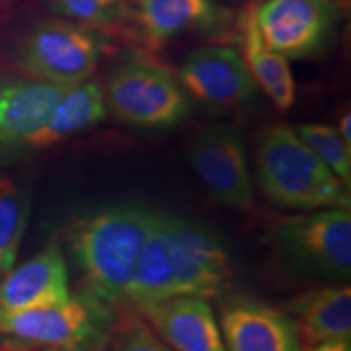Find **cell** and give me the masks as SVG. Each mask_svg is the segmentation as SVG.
<instances>
[{"instance_id":"1","label":"cell","mask_w":351,"mask_h":351,"mask_svg":"<svg viewBox=\"0 0 351 351\" xmlns=\"http://www.w3.org/2000/svg\"><path fill=\"white\" fill-rule=\"evenodd\" d=\"M152 215L150 210L117 205L75 223L70 247L91 295L111 306L125 300Z\"/></svg>"},{"instance_id":"2","label":"cell","mask_w":351,"mask_h":351,"mask_svg":"<svg viewBox=\"0 0 351 351\" xmlns=\"http://www.w3.org/2000/svg\"><path fill=\"white\" fill-rule=\"evenodd\" d=\"M256 174L263 195L283 208L351 207L350 189L288 125L269 127L258 135Z\"/></svg>"},{"instance_id":"3","label":"cell","mask_w":351,"mask_h":351,"mask_svg":"<svg viewBox=\"0 0 351 351\" xmlns=\"http://www.w3.org/2000/svg\"><path fill=\"white\" fill-rule=\"evenodd\" d=\"M114 326L112 306L90 291L52 306L0 309V337H5L15 346L104 351L111 345Z\"/></svg>"},{"instance_id":"4","label":"cell","mask_w":351,"mask_h":351,"mask_svg":"<svg viewBox=\"0 0 351 351\" xmlns=\"http://www.w3.org/2000/svg\"><path fill=\"white\" fill-rule=\"evenodd\" d=\"M106 106L116 119L143 129H165L186 119L191 99L168 69L148 57L130 54L114 67Z\"/></svg>"},{"instance_id":"5","label":"cell","mask_w":351,"mask_h":351,"mask_svg":"<svg viewBox=\"0 0 351 351\" xmlns=\"http://www.w3.org/2000/svg\"><path fill=\"white\" fill-rule=\"evenodd\" d=\"M275 239L296 269L330 283L351 278L350 208L311 210L276 223Z\"/></svg>"},{"instance_id":"6","label":"cell","mask_w":351,"mask_h":351,"mask_svg":"<svg viewBox=\"0 0 351 351\" xmlns=\"http://www.w3.org/2000/svg\"><path fill=\"white\" fill-rule=\"evenodd\" d=\"M108 39L101 29L73 21H43L21 46V69L38 80L75 85L95 72Z\"/></svg>"},{"instance_id":"7","label":"cell","mask_w":351,"mask_h":351,"mask_svg":"<svg viewBox=\"0 0 351 351\" xmlns=\"http://www.w3.org/2000/svg\"><path fill=\"white\" fill-rule=\"evenodd\" d=\"M176 296L210 300L228 291L232 261L221 238L200 223L166 215Z\"/></svg>"},{"instance_id":"8","label":"cell","mask_w":351,"mask_h":351,"mask_svg":"<svg viewBox=\"0 0 351 351\" xmlns=\"http://www.w3.org/2000/svg\"><path fill=\"white\" fill-rule=\"evenodd\" d=\"M339 15V0H267L256 5L263 41L287 59H302L322 49Z\"/></svg>"},{"instance_id":"9","label":"cell","mask_w":351,"mask_h":351,"mask_svg":"<svg viewBox=\"0 0 351 351\" xmlns=\"http://www.w3.org/2000/svg\"><path fill=\"white\" fill-rule=\"evenodd\" d=\"M189 161L215 200L228 207H252V176L244 140L234 127L215 124L197 135Z\"/></svg>"},{"instance_id":"10","label":"cell","mask_w":351,"mask_h":351,"mask_svg":"<svg viewBox=\"0 0 351 351\" xmlns=\"http://www.w3.org/2000/svg\"><path fill=\"white\" fill-rule=\"evenodd\" d=\"M178 80L187 95L213 109L241 106L257 93L243 56L226 46L195 49L179 69Z\"/></svg>"},{"instance_id":"11","label":"cell","mask_w":351,"mask_h":351,"mask_svg":"<svg viewBox=\"0 0 351 351\" xmlns=\"http://www.w3.org/2000/svg\"><path fill=\"white\" fill-rule=\"evenodd\" d=\"M219 330L226 351H302L293 319L249 298H228L221 302Z\"/></svg>"},{"instance_id":"12","label":"cell","mask_w":351,"mask_h":351,"mask_svg":"<svg viewBox=\"0 0 351 351\" xmlns=\"http://www.w3.org/2000/svg\"><path fill=\"white\" fill-rule=\"evenodd\" d=\"M138 311L174 351H226L208 300L173 296Z\"/></svg>"},{"instance_id":"13","label":"cell","mask_w":351,"mask_h":351,"mask_svg":"<svg viewBox=\"0 0 351 351\" xmlns=\"http://www.w3.org/2000/svg\"><path fill=\"white\" fill-rule=\"evenodd\" d=\"M134 15L138 36L148 47H161L182 33H219L231 19L213 0H137Z\"/></svg>"},{"instance_id":"14","label":"cell","mask_w":351,"mask_h":351,"mask_svg":"<svg viewBox=\"0 0 351 351\" xmlns=\"http://www.w3.org/2000/svg\"><path fill=\"white\" fill-rule=\"evenodd\" d=\"M69 270L62 252L54 244L3 275L0 309L21 311L67 301Z\"/></svg>"},{"instance_id":"15","label":"cell","mask_w":351,"mask_h":351,"mask_svg":"<svg viewBox=\"0 0 351 351\" xmlns=\"http://www.w3.org/2000/svg\"><path fill=\"white\" fill-rule=\"evenodd\" d=\"M70 85L13 80L0 85V148L20 147L49 119L57 101Z\"/></svg>"},{"instance_id":"16","label":"cell","mask_w":351,"mask_h":351,"mask_svg":"<svg viewBox=\"0 0 351 351\" xmlns=\"http://www.w3.org/2000/svg\"><path fill=\"white\" fill-rule=\"evenodd\" d=\"M287 314L307 346L351 339V289L348 285L301 293L289 300Z\"/></svg>"},{"instance_id":"17","label":"cell","mask_w":351,"mask_h":351,"mask_svg":"<svg viewBox=\"0 0 351 351\" xmlns=\"http://www.w3.org/2000/svg\"><path fill=\"white\" fill-rule=\"evenodd\" d=\"M173 296H176V283L166 213L153 212L124 301L140 309Z\"/></svg>"},{"instance_id":"18","label":"cell","mask_w":351,"mask_h":351,"mask_svg":"<svg viewBox=\"0 0 351 351\" xmlns=\"http://www.w3.org/2000/svg\"><path fill=\"white\" fill-rule=\"evenodd\" d=\"M106 96L98 83L80 82L70 85L57 101L46 124L25 145L34 150L49 148L98 124L106 117Z\"/></svg>"},{"instance_id":"19","label":"cell","mask_w":351,"mask_h":351,"mask_svg":"<svg viewBox=\"0 0 351 351\" xmlns=\"http://www.w3.org/2000/svg\"><path fill=\"white\" fill-rule=\"evenodd\" d=\"M239 39L243 59L254 80L280 111H288L296 98L295 78L287 57L271 51L263 41L256 21V5H251L241 15Z\"/></svg>"},{"instance_id":"20","label":"cell","mask_w":351,"mask_h":351,"mask_svg":"<svg viewBox=\"0 0 351 351\" xmlns=\"http://www.w3.org/2000/svg\"><path fill=\"white\" fill-rule=\"evenodd\" d=\"M32 197L12 179L0 178V275L13 269L28 225Z\"/></svg>"},{"instance_id":"21","label":"cell","mask_w":351,"mask_h":351,"mask_svg":"<svg viewBox=\"0 0 351 351\" xmlns=\"http://www.w3.org/2000/svg\"><path fill=\"white\" fill-rule=\"evenodd\" d=\"M295 132L307 147L317 155L346 189L351 187V148L337 129L324 124H301Z\"/></svg>"},{"instance_id":"22","label":"cell","mask_w":351,"mask_h":351,"mask_svg":"<svg viewBox=\"0 0 351 351\" xmlns=\"http://www.w3.org/2000/svg\"><path fill=\"white\" fill-rule=\"evenodd\" d=\"M51 10L73 23L90 28H109L129 19L130 0H49Z\"/></svg>"},{"instance_id":"23","label":"cell","mask_w":351,"mask_h":351,"mask_svg":"<svg viewBox=\"0 0 351 351\" xmlns=\"http://www.w3.org/2000/svg\"><path fill=\"white\" fill-rule=\"evenodd\" d=\"M112 351H174L140 317H127L114 326Z\"/></svg>"},{"instance_id":"24","label":"cell","mask_w":351,"mask_h":351,"mask_svg":"<svg viewBox=\"0 0 351 351\" xmlns=\"http://www.w3.org/2000/svg\"><path fill=\"white\" fill-rule=\"evenodd\" d=\"M306 351H351V345L350 340H332L309 346V350Z\"/></svg>"},{"instance_id":"25","label":"cell","mask_w":351,"mask_h":351,"mask_svg":"<svg viewBox=\"0 0 351 351\" xmlns=\"http://www.w3.org/2000/svg\"><path fill=\"white\" fill-rule=\"evenodd\" d=\"M337 132H339L341 140H343V142L351 148V116H350V112H346L341 116Z\"/></svg>"},{"instance_id":"26","label":"cell","mask_w":351,"mask_h":351,"mask_svg":"<svg viewBox=\"0 0 351 351\" xmlns=\"http://www.w3.org/2000/svg\"><path fill=\"white\" fill-rule=\"evenodd\" d=\"M26 351H64V350H56V348H41V350H26Z\"/></svg>"},{"instance_id":"27","label":"cell","mask_w":351,"mask_h":351,"mask_svg":"<svg viewBox=\"0 0 351 351\" xmlns=\"http://www.w3.org/2000/svg\"><path fill=\"white\" fill-rule=\"evenodd\" d=\"M0 351H5V350H3V346H0Z\"/></svg>"}]
</instances>
